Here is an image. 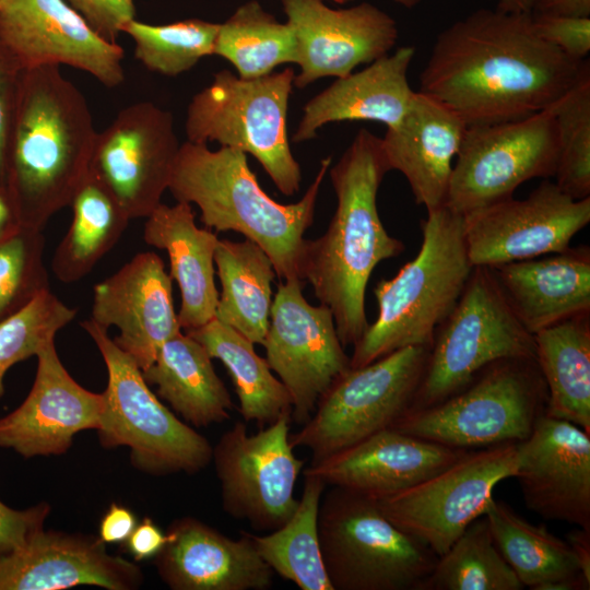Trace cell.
<instances>
[{
	"instance_id": "4",
	"label": "cell",
	"mask_w": 590,
	"mask_h": 590,
	"mask_svg": "<svg viewBox=\"0 0 590 590\" xmlns=\"http://www.w3.org/2000/svg\"><path fill=\"white\" fill-rule=\"evenodd\" d=\"M332 156L320 167L303 198L282 204L268 196L238 149L186 141L180 144L168 190L176 201L196 204L201 222L216 232L234 231L257 244L283 280H302L305 232L311 226L321 184ZM303 281V280H302Z\"/></svg>"
},
{
	"instance_id": "20",
	"label": "cell",
	"mask_w": 590,
	"mask_h": 590,
	"mask_svg": "<svg viewBox=\"0 0 590 590\" xmlns=\"http://www.w3.org/2000/svg\"><path fill=\"white\" fill-rule=\"evenodd\" d=\"M172 278L158 255H135L118 271L95 284L91 320L119 334L114 342L140 367L148 368L161 346L181 331Z\"/></svg>"
},
{
	"instance_id": "34",
	"label": "cell",
	"mask_w": 590,
	"mask_h": 590,
	"mask_svg": "<svg viewBox=\"0 0 590 590\" xmlns=\"http://www.w3.org/2000/svg\"><path fill=\"white\" fill-rule=\"evenodd\" d=\"M185 332L227 369L244 422H256L264 427L281 416L292 415L287 389L273 375L267 359L257 354L250 340L216 318Z\"/></svg>"
},
{
	"instance_id": "24",
	"label": "cell",
	"mask_w": 590,
	"mask_h": 590,
	"mask_svg": "<svg viewBox=\"0 0 590 590\" xmlns=\"http://www.w3.org/2000/svg\"><path fill=\"white\" fill-rule=\"evenodd\" d=\"M465 451L386 428L310 462L303 473L327 486L380 499L429 479Z\"/></svg>"
},
{
	"instance_id": "8",
	"label": "cell",
	"mask_w": 590,
	"mask_h": 590,
	"mask_svg": "<svg viewBox=\"0 0 590 590\" xmlns=\"http://www.w3.org/2000/svg\"><path fill=\"white\" fill-rule=\"evenodd\" d=\"M318 534L333 590H418L438 559L376 499L337 486L321 498Z\"/></svg>"
},
{
	"instance_id": "49",
	"label": "cell",
	"mask_w": 590,
	"mask_h": 590,
	"mask_svg": "<svg viewBox=\"0 0 590 590\" xmlns=\"http://www.w3.org/2000/svg\"><path fill=\"white\" fill-rule=\"evenodd\" d=\"M532 12L590 16V0H533Z\"/></svg>"
},
{
	"instance_id": "36",
	"label": "cell",
	"mask_w": 590,
	"mask_h": 590,
	"mask_svg": "<svg viewBox=\"0 0 590 590\" xmlns=\"http://www.w3.org/2000/svg\"><path fill=\"white\" fill-rule=\"evenodd\" d=\"M298 505L280 528L267 534L249 533L261 558L274 574L294 582L302 590H333L324 569L318 534V514L327 485L304 475Z\"/></svg>"
},
{
	"instance_id": "22",
	"label": "cell",
	"mask_w": 590,
	"mask_h": 590,
	"mask_svg": "<svg viewBox=\"0 0 590 590\" xmlns=\"http://www.w3.org/2000/svg\"><path fill=\"white\" fill-rule=\"evenodd\" d=\"M518 451L515 477L527 508L590 530V434L543 415Z\"/></svg>"
},
{
	"instance_id": "37",
	"label": "cell",
	"mask_w": 590,
	"mask_h": 590,
	"mask_svg": "<svg viewBox=\"0 0 590 590\" xmlns=\"http://www.w3.org/2000/svg\"><path fill=\"white\" fill-rule=\"evenodd\" d=\"M213 55L232 63L239 78L255 79L281 64L295 63V39L286 22H279L250 0L220 23Z\"/></svg>"
},
{
	"instance_id": "38",
	"label": "cell",
	"mask_w": 590,
	"mask_h": 590,
	"mask_svg": "<svg viewBox=\"0 0 590 590\" xmlns=\"http://www.w3.org/2000/svg\"><path fill=\"white\" fill-rule=\"evenodd\" d=\"M523 585L497 550L485 516L472 521L438 556L418 590H521Z\"/></svg>"
},
{
	"instance_id": "15",
	"label": "cell",
	"mask_w": 590,
	"mask_h": 590,
	"mask_svg": "<svg viewBox=\"0 0 590 590\" xmlns=\"http://www.w3.org/2000/svg\"><path fill=\"white\" fill-rule=\"evenodd\" d=\"M179 148L172 113L139 102L121 109L97 132L88 173L130 220L145 219L168 190Z\"/></svg>"
},
{
	"instance_id": "42",
	"label": "cell",
	"mask_w": 590,
	"mask_h": 590,
	"mask_svg": "<svg viewBox=\"0 0 590 590\" xmlns=\"http://www.w3.org/2000/svg\"><path fill=\"white\" fill-rule=\"evenodd\" d=\"M43 231L20 227L0 241V320L50 290Z\"/></svg>"
},
{
	"instance_id": "35",
	"label": "cell",
	"mask_w": 590,
	"mask_h": 590,
	"mask_svg": "<svg viewBox=\"0 0 590 590\" xmlns=\"http://www.w3.org/2000/svg\"><path fill=\"white\" fill-rule=\"evenodd\" d=\"M69 206L71 223L51 261L54 274L63 283L84 279L118 243L130 221L114 196L90 173Z\"/></svg>"
},
{
	"instance_id": "52",
	"label": "cell",
	"mask_w": 590,
	"mask_h": 590,
	"mask_svg": "<svg viewBox=\"0 0 590 590\" xmlns=\"http://www.w3.org/2000/svg\"><path fill=\"white\" fill-rule=\"evenodd\" d=\"M496 8L510 12H532L533 0H498Z\"/></svg>"
},
{
	"instance_id": "25",
	"label": "cell",
	"mask_w": 590,
	"mask_h": 590,
	"mask_svg": "<svg viewBox=\"0 0 590 590\" xmlns=\"http://www.w3.org/2000/svg\"><path fill=\"white\" fill-rule=\"evenodd\" d=\"M166 534L154 563L173 590H267L273 585L274 571L246 531L231 539L193 517H182Z\"/></svg>"
},
{
	"instance_id": "48",
	"label": "cell",
	"mask_w": 590,
	"mask_h": 590,
	"mask_svg": "<svg viewBox=\"0 0 590 590\" xmlns=\"http://www.w3.org/2000/svg\"><path fill=\"white\" fill-rule=\"evenodd\" d=\"M137 524V518L129 508L111 504L101 519L98 538L105 544L125 543Z\"/></svg>"
},
{
	"instance_id": "17",
	"label": "cell",
	"mask_w": 590,
	"mask_h": 590,
	"mask_svg": "<svg viewBox=\"0 0 590 590\" xmlns=\"http://www.w3.org/2000/svg\"><path fill=\"white\" fill-rule=\"evenodd\" d=\"M464 222L471 264L494 268L568 249L590 222V197L573 199L544 179L527 198L497 202Z\"/></svg>"
},
{
	"instance_id": "43",
	"label": "cell",
	"mask_w": 590,
	"mask_h": 590,
	"mask_svg": "<svg viewBox=\"0 0 590 590\" xmlns=\"http://www.w3.org/2000/svg\"><path fill=\"white\" fill-rule=\"evenodd\" d=\"M535 33L545 42L576 60L590 52V17L532 12Z\"/></svg>"
},
{
	"instance_id": "54",
	"label": "cell",
	"mask_w": 590,
	"mask_h": 590,
	"mask_svg": "<svg viewBox=\"0 0 590 590\" xmlns=\"http://www.w3.org/2000/svg\"><path fill=\"white\" fill-rule=\"evenodd\" d=\"M334 2H338V3H346V2H351L353 0H332Z\"/></svg>"
},
{
	"instance_id": "16",
	"label": "cell",
	"mask_w": 590,
	"mask_h": 590,
	"mask_svg": "<svg viewBox=\"0 0 590 590\" xmlns=\"http://www.w3.org/2000/svg\"><path fill=\"white\" fill-rule=\"evenodd\" d=\"M266 359L292 398V420L303 425L331 384L351 368L331 310L312 306L302 280L279 284L263 344Z\"/></svg>"
},
{
	"instance_id": "6",
	"label": "cell",
	"mask_w": 590,
	"mask_h": 590,
	"mask_svg": "<svg viewBox=\"0 0 590 590\" xmlns=\"http://www.w3.org/2000/svg\"><path fill=\"white\" fill-rule=\"evenodd\" d=\"M547 399L536 359L506 358L439 403L404 413L390 428L464 450L520 442L545 415Z\"/></svg>"
},
{
	"instance_id": "23",
	"label": "cell",
	"mask_w": 590,
	"mask_h": 590,
	"mask_svg": "<svg viewBox=\"0 0 590 590\" xmlns=\"http://www.w3.org/2000/svg\"><path fill=\"white\" fill-rule=\"evenodd\" d=\"M143 574L132 562L110 555L98 538L42 529L23 546L0 555V590H62L97 586L132 590Z\"/></svg>"
},
{
	"instance_id": "18",
	"label": "cell",
	"mask_w": 590,
	"mask_h": 590,
	"mask_svg": "<svg viewBox=\"0 0 590 590\" xmlns=\"http://www.w3.org/2000/svg\"><path fill=\"white\" fill-rule=\"evenodd\" d=\"M0 42L22 70L64 64L106 87L125 80L122 48L64 0H0Z\"/></svg>"
},
{
	"instance_id": "30",
	"label": "cell",
	"mask_w": 590,
	"mask_h": 590,
	"mask_svg": "<svg viewBox=\"0 0 590 590\" xmlns=\"http://www.w3.org/2000/svg\"><path fill=\"white\" fill-rule=\"evenodd\" d=\"M142 375L184 422L205 427L229 418L231 394L211 356L188 333L180 331L168 339Z\"/></svg>"
},
{
	"instance_id": "47",
	"label": "cell",
	"mask_w": 590,
	"mask_h": 590,
	"mask_svg": "<svg viewBox=\"0 0 590 590\" xmlns=\"http://www.w3.org/2000/svg\"><path fill=\"white\" fill-rule=\"evenodd\" d=\"M168 536L150 518L138 523L125 542L127 552L134 560L154 558L167 543Z\"/></svg>"
},
{
	"instance_id": "19",
	"label": "cell",
	"mask_w": 590,
	"mask_h": 590,
	"mask_svg": "<svg viewBox=\"0 0 590 590\" xmlns=\"http://www.w3.org/2000/svg\"><path fill=\"white\" fill-rule=\"evenodd\" d=\"M282 5L295 39L298 88L349 75L388 55L398 40L394 19L369 2L346 9H332L322 0H282Z\"/></svg>"
},
{
	"instance_id": "7",
	"label": "cell",
	"mask_w": 590,
	"mask_h": 590,
	"mask_svg": "<svg viewBox=\"0 0 590 590\" xmlns=\"http://www.w3.org/2000/svg\"><path fill=\"white\" fill-rule=\"evenodd\" d=\"M295 72L287 67L255 79L224 69L191 98L187 141L217 142L252 155L285 196L298 192L302 172L287 135V110Z\"/></svg>"
},
{
	"instance_id": "53",
	"label": "cell",
	"mask_w": 590,
	"mask_h": 590,
	"mask_svg": "<svg viewBox=\"0 0 590 590\" xmlns=\"http://www.w3.org/2000/svg\"><path fill=\"white\" fill-rule=\"evenodd\" d=\"M392 1L406 9H412L416 7L422 0H392Z\"/></svg>"
},
{
	"instance_id": "33",
	"label": "cell",
	"mask_w": 590,
	"mask_h": 590,
	"mask_svg": "<svg viewBox=\"0 0 590 590\" xmlns=\"http://www.w3.org/2000/svg\"><path fill=\"white\" fill-rule=\"evenodd\" d=\"M214 264L221 282L215 317L253 344H263L270 322L275 270L253 241L221 239Z\"/></svg>"
},
{
	"instance_id": "2",
	"label": "cell",
	"mask_w": 590,
	"mask_h": 590,
	"mask_svg": "<svg viewBox=\"0 0 590 590\" xmlns=\"http://www.w3.org/2000/svg\"><path fill=\"white\" fill-rule=\"evenodd\" d=\"M388 172L381 138L358 130L330 168L337 208L329 226L322 236L305 240L302 280L331 310L344 347L354 345L369 324L365 294L371 272L405 249L386 231L378 213L377 193Z\"/></svg>"
},
{
	"instance_id": "28",
	"label": "cell",
	"mask_w": 590,
	"mask_h": 590,
	"mask_svg": "<svg viewBox=\"0 0 590 590\" xmlns=\"http://www.w3.org/2000/svg\"><path fill=\"white\" fill-rule=\"evenodd\" d=\"M514 312L534 334L566 318L590 311V249L514 261L489 268Z\"/></svg>"
},
{
	"instance_id": "40",
	"label": "cell",
	"mask_w": 590,
	"mask_h": 590,
	"mask_svg": "<svg viewBox=\"0 0 590 590\" xmlns=\"http://www.w3.org/2000/svg\"><path fill=\"white\" fill-rule=\"evenodd\" d=\"M558 138L555 184L576 200L590 197V69L548 108Z\"/></svg>"
},
{
	"instance_id": "32",
	"label": "cell",
	"mask_w": 590,
	"mask_h": 590,
	"mask_svg": "<svg viewBox=\"0 0 590 590\" xmlns=\"http://www.w3.org/2000/svg\"><path fill=\"white\" fill-rule=\"evenodd\" d=\"M536 363L547 388L545 415L590 434V311L533 334Z\"/></svg>"
},
{
	"instance_id": "11",
	"label": "cell",
	"mask_w": 590,
	"mask_h": 590,
	"mask_svg": "<svg viewBox=\"0 0 590 590\" xmlns=\"http://www.w3.org/2000/svg\"><path fill=\"white\" fill-rule=\"evenodd\" d=\"M429 347L406 346L351 367L319 398L302 428L290 434L292 446L308 449L315 462L390 428L412 404Z\"/></svg>"
},
{
	"instance_id": "12",
	"label": "cell",
	"mask_w": 590,
	"mask_h": 590,
	"mask_svg": "<svg viewBox=\"0 0 590 590\" xmlns=\"http://www.w3.org/2000/svg\"><path fill=\"white\" fill-rule=\"evenodd\" d=\"M557 157V129L548 109L518 120L468 126L446 205L467 216L510 199L521 184L554 177Z\"/></svg>"
},
{
	"instance_id": "14",
	"label": "cell",
	"mask_w": 590,
	"mask_h": 590,
	"mask_svg": "<svg viewBox=\"0 0 590 590\" xmlns=\"http://www.w3.org/2000/svg\"><path fill=\"white\" fill-rule=\"evenodd\" d=\"M291 416L249 435L244 422L222 434L212 450L223 510L258 531H273L295 511L294 489L305 462L290 441Z\"/></svg>"
},
{
	"instance_id": "39",
	"label": "cell",
	"mask_w": 590,
	"mask_h": 590,
	"mask_svg": "<svg viewBox=\"0 0 590 590\" xmlns=\"http://www.w3.org/2000/svg\"><path fill=\"white\" fill-rule=\"evenodd\" d=\"M220 23L188 19L153 25L129 22L123 33L133 42L134 58L150 71L177 76L192 69L201 59L213 56Z\"/></svg>"
},
{
	"instance_id": "44",
	"label": "cell",
	"mask_w": 590,
	"mask_h": 590,
	"mask_svg": "<svg viewBox=\"0 0 590 590\" xmlns=\"http://www.w3.org/2000/svg\"><path fill=\"white\" fill-rule=\"evenodd\" d=\"M103 38L115 42L135 19L134 0H64Z\"/></svg>"
},
{
	"instance_id": "46",
	"label": "cell",
	"mask_w": 590,
	"mask_h": 590,
	"mask_svg": "<svg viewBox=\"0 0 590 590\" xmlns=\"http://www.w3.org/2000/svg\"><path fill=\"white\" fill-rule=\"evenodd\" d=\"M23 70L0 42V184L4 185L8 141ZM5 186V185H4Z\"/></svg>"
},
{
	"instance_id": "21",
	"label": "cell",
	"mask_w": 590,
	"mask_h": 590,
	"mask_svg": "<svg viewBox=\"0 0 590 590\" xmlns=\"http://www.w3.org/2000/svg\"><path fill=\"white\" fill-rule=\"evenodd\" d=\"M37 368L25 400L0 418V447L25 458L59 456L82 430L97 429L104 396L79 385L61 363L55 341L36 355Z\"/></svg>"
},
{
	"instance_id": "26",
	"label": "cell",
	"mask_w": 590,
	"mask_h": 590,
	"mask_svg": "<svg viewBox=\"0 0 590 590\" xmlns=\"http://www.w3.org/2000/svg\"><path fill=\"white\" fill-rule=\"evenodd\" d=\"M467 127L450 107L417 91L402 119L381 138L390 170L405 177L415 202L427 212L446 204L452 162Z\"/></svg>"
},
{
	"instance_id": "9",
	"label": "cell",
	"mask_w": 590,
	"mask_h": 590,
	"mask_svg": "<svg viewBox=\"0 0 590 590\" xmlns=\"http://www.w3.org/2000/svg\"><path fill=\"white\" fill-rule=\"evenodd\" d=\"M81 327L99 351L107 369L104 410L96 429L103 447H129L132 464L152 475L198 473L212 462L213 446L179 420L152 392L137 363L86 319Z\"/></svg>"
},
{
	"instance_id": "50",
	"label": "cell",
	"mask_w": 590,
	"mask_h": 590,
	"mask_svg": "<svg viewBox=\"0 0 590 590\" xmlns=\"http://www.w3.org/2000/svg\"><path fill=\"white\" fill-rule=\"evenodd\" d=\"M565 541L569 545L583 578L590 583V530L577 527L566 534Z\"/></svg>"
},
{
	"instance_id": "1",
	"label": "cell",
	"mask_w": 590,
	"mask_h": 590,
	"mask_svg": "<svg viewBox=\"0 0 590 590\" xmlns=\"http://www.w3.org/2000/svg\"><path fill=\"white\" fill-rule=\"evenodd\" d=\"M589 69L542 39L532 12L480 9L437 35L418 91L467 126L497 123L547 109Z\"/></svg>"
},
{
	"instance_id": "13",
	"label": "cell",
	"mask_w": 590,
	"mask_h": 590,
	"mask_svg": "<svg viewBox=\"0 0 590 590\" xmlns=\"http://www.w3.org/2000/svg\"><path fill=\"white\" fill-rule=\"evenodd\" d=\"M518 464V442L467 450L429 479L376 500L393 524L440 556L484 516L495 486L515 477Z\"/></svg>"
},
{
	"instance_id": "51",
	"label": "cell",
	"mask_w": 590,
	"mask_h": 590,
	"mask_svg": "<svg viewBox=\"0 0 590 590\" xmlns=\"http://www.w3.org/2000/svg\"><path fill=\"white\" fill-rule=\"evenodd\" d=\"M21 227L4 185L0 184V241Z\"/></svg>"
},
{
	"instance_id": "10",
	"label": "cell",
	"mask_w": 590,
	"mask_h": 590,
	"mask_svg": "<svg viewBox=\"0 0 590 590\" xmlns=\"http://www.w3.org/2000/svg\"><path fill=\"white\" fill-rule=\"evenodd\" d=\"M506 358L536 359L534 337L514 312L492 270L474 267L456 306L435 330L409 411L439 403Z\"/></svg>"
},
{
	"instance_id": "45",
	"label": "cell",
	"mask_w": 590,
	"mask_h": 590,
	"mask_svg": "<svg viewBox=\"0 0 590 590\" xmlns=\"http://www.w3.org/2000/svg\"><path fill=\"white\" fill-rule=\"evenodd\" d=\"M49 511L46 503L20 510L0 500V555L17 550L44 529Z\"/></svg>"
},
{
	"instance_id": "5",
	"label": "cell",
	"mask_w": 590,
	"mask_h": 590,
	"mask_svg": "<svg viewBox=\"0 0 590 590\" xmlns=\"http://www.w3.org/2000/svg\"><path fill=\"white\" fill-rule=\"evenodd\" d=\"M464 224V216L446 204L427 212L416 257L374 288L378 316L353 345L352 368L402 347L432 345L436 328L456 306L474 268Z\"/></svg>"
},
{
	"instance_id": "31",
	"label": "cell",
	"mask_w": 590,
	"mask_h": 590,
	"mask_svg": "<svg viewBox=\"0 0 590 590\" xmlns=\"http://www.w3.org/2000/svg\"><path fill=\"white\" fill-rule=\"evenodd\" d=\"M484 516L497 550L523 587L532 590L590 588L567 542L546 527L529 522L494 498Z\"/></svg>"
},
{
	"instance_id": "3",
	"label": "cell",
	"mask_w": 590,
	"mask_h": 590,
	"mask_svg": "<svg viewBox=\"0 0 590 590\" xmlns=\"http://www.w3.org/2000/svg\"><path fill=\"white\" fill-rule=\"evenodd\" d=\"M97 131L85 96L60 67L23 70L4 185L22 227L43 231L88 174Z\"/></svg>"
},
{
	"instance_id": "27",
	"label": "cell",
	"mask_w": 590,
	"mask_h": 590,
	"mask_svg": "<svg viewBox=\"0 0 590 590\" xmlns=\"http://www.w3.org/2000/svg\"><path fill=\"white\" fill-rule=\"evenodd\" d=\"M414 55V46H402L361 71L337 78L305 104L292 141L311 140L330 122L362 120L381 122L387 128L396 126L415 93L408 81Z\"/></svg>"
},
{
	"instance_id": "41",
	"label": "cell",
	"mask_w": 590,
	"mask_h": 590,
	"mask_svg": "<svg viewBox=\"0 0 590 590\" xmlns=\"http://www.w3.org/2000/svg\"><path fill=\"white\" fill-rule=\"evenodd\" d=\"M76 316V309L47 290L0 320V399L7 371L37 353Z\"/></svg>"
},
{
	"instance_id": "29",
	"label": "cell",
	"mask_w": 590,
	"mask_h": 590,
	"mask_svg": "<svg viewBox=\"0 0 590 590\" xmlns=\"http://www.w3.org/2000/svg\"><path fill=\"white\" fill-rule=\"evenodd\" d=\"M143 239L168 255L169 276L180 291L177 316L181 330L199 328L213 319L219 302L214 255L220 239L210 228L197 226L191 204L160 203L145 217Z\"/></svg>"
}]
</instances>
